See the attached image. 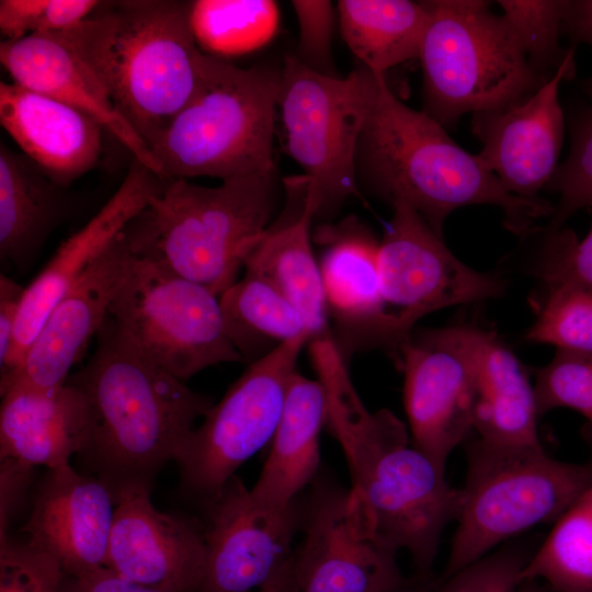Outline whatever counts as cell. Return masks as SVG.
I'll list each match as a JSON object with an SVG mask.
<instances>
[{
    "label": "cell",
    "instance_id": "6da1fadb",
    "mask_svg": "<svg viewBox=\"0 0 592 592\" xmlns=\"http://www.w3.org/2000/svg\"><path fill=\"white\" fill-rule=\"evenodd\" d=\"M96 348L68 384L86 398L90 426L78 455L115 494L153 481L214 401L147 357L109 315Z\"/></svg>",
    "mask_w": 592,
    "mask_h": 592
},
{
    "label": "cell",
    "instance_id": "7a4b0ae2",
    "mask_svg": "<svg viewBox=\"0 0 592 592\" xmlns=\"http://www.w3.org/2000/svg\"><path fill=\"white\" fill-rule=\"evenodd\" d=\"M192 1H101L55 34L90 69L151 149L201 88L207 54L196 43Z\"/></svg>",
    "mask_w": 592,
    "mask_h": 592
},
{
    "label": "cell",
    "instance_id": "3957f363",
    "mask_svg": "<svg viewBox=\"0 0 592 592\" xmlns=\"http://www.w3.org/2000/svg\"><path fill=\"white\" fill-rule=\"evenodd\" d=\"M355 174L358 189L391 207L409 206L440 236L449 214L468 205L501 207L504 227L519 236L553 213L543 198L508 192L478 153L464 150L445 127L405 104L386 80L358 140Z\"/></svg>",
    "mask_w": 592,
    "mask_h": 592
},
{
    "label": "cell",
    "instance_id": "277c9868",
    "mask_svg": "<svg viewBox=\"0 0 592 592\" xmlns=\"http://www.w3.org/2000/svg\"><path fill=\"white\" fill-rule=\"evenodd\" d=\"M280 200L278 172L231 178L217 186L167 180L123 235L134 255L220 296L270 228Z\"/></svg>",
    "mask_w": 592,
    "mask_h": 592
},
{
    "label": "cell",
    "instance_id": "5b68a950",
    "mask_svg": "<svg viewBox=\"0 0 592 592\" xmlns=\"http://www.w3.org/2000/svg\"><path fill=\"white\" fill-rule=\"evenodd\" d=\"M327 422L379 537L396 551H409L419 572L428 573L444 528L456 521L459 489L448 485L445 469L410 444L394 413L368 411L357 392L331 401Z\"/></svg>",
    "mask_w": 592,
    "mask_h": 592
},
{
    "label": "cell",
    "instance_id": "8992f818",
    "mask_svg": "<svg viewBox=\"0 0 592 592\" xmlns=\"http://www.w3.org/2000/svg\"><path fill=\"white\" fill-rule=\"evenodd\" d=\"M282 67L207 54L201 88L152 144L167 180L277 173L273 157Z\"/></svg>",
    "mask_w": 592,
    "mask_h": 592
},
{
    "label": "cell",
    "instance_id": "52a82bcc",
    "mask_svg": "<svg viewBox=\"0 0 592 592\" xmlns=\"http://www.w3.org/2000/svg\"><path fill=\"white\" fill-rule=\"evenodd\" d=\"M419 59L423 112L443 127L466 113L505 110L544 83L511 26L480 0H430Z\"/></svg>",
    "mask_w": 592,
    "mask_h": 592
},
{
    "label": "cell",
    "instance_id": "ba28073f",
    "mask_svg": "<svg viewBox=\"0 0 592 592\" xmlns=\"http://www.w3.org/2000/svg\"><path fill=\"white\" fill-rule=\"evenodd\" d=\"M592 485V459L566 463L540 446L467 445L449 557L441 581L538 524L556 522Z\"/></svg>",
    "mask_w": 592,
    "mask_h": 592
},
{
    "label": "cell",
    "instance_id": "9c48e42d",
    "mask_svg": "<svg viewBox=\"0 0 592 592\" xmlns=\"http://www.w3.org/2000/svg\"><path fill=\"white\" fill-rule=\"evenodd\" d=\"M385 80L364 66L339 78L285 57L278 99L285 147L304 171L315 217L333 215L357 194L356 149Z\"/></svg>",
    "mask_w": 592,
    "mask_h": 592
},
{
    "label": "cell",
    "instance_id": "30bf717a",
    "mask_svg": "<svg viewBox=\"0 0 592 592\" xmlns=\"http://www.w3.org/2000/svg\"><path fill=\"white\" fill-rule=\"evenodd\" d=\"M109 315L182 382L221 363H244L227 334L218 295L133 253Z\"/></svg>",
    "mask_w": 592,
    "mask_h": 592
},
{
    "label": "cell",
    "instance_id": "8fae6325",
    "mask_svg": "<svg viewBox=\"0 0 592 592\" xmlns=\"http://www.w3.org/2000/svg\"><path fill=\"white\" fill-rule=\"evenodd\" d=\"M392 218L378 246L380 315L375 349L396 358L423 317L456 305L497 298L505 281L462 262L443 236L409 206H392Z\"/></svg>",
    "mask_w": 592,
    "mask_h": 592
},
{
    "label": "cell",
    "instance_id": "7c38bea8",
    "mask_svg": "<svg viewBox=\"0 0 592 592\" xmlns=\"http://www.w3.org/2000/svg\"><path fill=\"white\" fill-rule=\"evenodd\" d=\"M306 343V337L287 341L249 364L214 403L175 456L183 493L205 505L271 442Z\"/></svg>",
    "mask_w": 592,
    "mask_h": 592
},
{
    "label": "cell",
    "instance_id": "4fadbf2b",
    "mask_svg": "<svg viewBox=\"0 0 592 592\" xmlns=\"http://www.w3.org/2000/svg\"><path fill=\"white\" fill-rule=\"evenodd\" d=\"M482 328L460 322L414 329L395 358L403 373L411 442L442 469L474 432Z\"/></svg>",
    "mask_w": 592,
    "mask_h": 592
},
{
    "label": "cell",
    "instance_id": "5bb4252c",
    "mask_svg": "<svg viewBox=\"0 0 592 592\" xmlns=\"http://www.w3.org/2000/svg\"><path fill=\"white\" fill-rule=\"evenodd\" d=\"M301 503L294 553L297 592H394L403 585L398 551L378 535L361 491L317 478Z\"/></svg>",
    "mask_w": 592,
    "mask_h": 592
},
{
    "label": "cell",
    "instance_id": "9a60e30c",
    "mask_svg": "<svg viewBox=\"0 0 592 592\" xmlns=\"http://www.w3.org/2000/svg\"><path fill=\"white\" fill-rule=\"evenodd\" d=\"M205 508L207 562L200 592L257 591L294 553L301 523L298 499L285 509L269 506L232 476Z\"/></svg>",
    "mask_w": 592,
    "mask_h": 592
},
{
    "label": "cell",
    "instance_id": "2e32d148",
    "mask_svg": "<svg viewBox=\"0 0 592 592\" xmlns=\"http://www.w3.org/2000/svg\"><path fill=\"white\" fill-rule=\"evenodd\" d=\"M144 487L114 494L115 512L105 567L163 592H200L206 572L204 526L159 511Z\"/></svg>",
    "mask_w": 592,
    "mask_h": 592
},
{
    "label": "cell",
    "instance_id": "e0dca14e",
    "mask_svg": "<svg viewBox=\"0 0 592 592\" xmlns=\"http://www.w3.org/2000/svg\"><path fill=\"white\" fill-rule=\"evenodd\" d=\"M574 47H570L555 75L526 101L505 110L473 114L471 130L481 141L478 153L511 194L540 200L558 167L565 117L559 88L574 76Z\"/></svg>",
    "mask_w": 592,
    "mask_h": 592
},
{
    "label": "cell",
    "instance_id": "ac0fdd59",
    "mask_svg": "<svg viewBox=\"0 0 592 592\" xmlns=\"http://www.w3.org/2000/svg\"><path fill=\"white\" fill-rule=\"evenodd\" d=\"M130 258L122 230L52 309L20 367L0 382L1 395L12 387L47 391L66 384L107 318Z\"/></svg>",
    "mask_w": 592,
    "mask_h": 592
},
{
    "label": "cell",
    "instance_id": "d6986e66",
    "mask_svg": "<svg viewBox=\"0 0 592 592\" xmlns=\"http://www.w3.org/2000/svg\"><path fill=\"white\" fill-rule=\"evenodd\" d=\"M166 182L167 179L134 160L109 201L59 246L39 274L25 286L11 353L0 368V382L20 367L52 309Z\"/></svg>",
    "mask_w": 592,
    "mask_h": 592
},
{
    "label": "cell",
    "instance_id": "ffe728a7",
    "mask_svg": "<svg viewBox=\"0 0 592 592\" xmlns=\"http://www.w3.org/2000/svg\"><path fill=\"white\" fill-rule=\"evenodd\" d=\"M114 512V493L98 477L70 464L47 469L32 496L24 542L79 577L105 567Z\"/></svg>",
    "mask_w": 592,
    "mask_h": 592
},
{
    "label": "cell",
    "instance_id": "44dd1931",
    "mask_svg": "<svg viewBox=\"0 0 592 592\" xmlns=\"http://www.w3.org/2000/svg\"><path fill=\"white\" fill-rule=\"evenodd\" d=\"M0 61L12 82L87 114L115 137L134 160L161 177L160 164L149 146L117 111L90 69L55 34L2 39Z\"/></svg>",
    "mask_w": 592,
    "mask_h": 592
},
{
    "label": "cell",
    "instance_id": "7402d4cb",
    "mask_svg": "<svg viewBox=\"0 0 592 592\" xmlns=\"http://www.w3.org/2000/svg\"><path fill=\"white\" fill-rule=\"evenodd\" d=\"M0 123L22 153L67 189L102 155L104 128L96 121L14 82L0 83Z\"/></svg>",
    "mask_w": 592,
    "mask_h": 592
},
{
    "label": "cell",
    "instance_id": "603a6c76",
    "mask_svg": "<svg viewBox=\"0 0 592 592\" xmlns=\"http://www.w3.org/2000/svg\"><path fill=\"white\" fill-rule=\"evenodd\" d=\"M325 249L319 263L332 339L346 361L375 349L380 315L378 246L356 219L318 232Z\"/></svg>",
    "mask_w": 592,
    "mask_h": 592
},
{
    "label": "cell",
    "instance_id": "cb8c5ba5",
    "mask_svg": "<svg viewBox=\"0 0 592 592\" xmlns=\"http://www.w3.org/2000/svg\"><path fill=\"white\" fill-rule=\"evenodd\" d=\"M90 426L82 392L66 383L37 391L12 387L1 395L0 460L30 468L68 465L83 449Z\"/></svg>",
    "mask_w": 592,
    "mask_h": 592
},
{
    "label": "cell",
    "instance_id": "d4e9b609",
    "mask_svg": "<svg viewBox=\"0 0 592 592\" xmlns=\"http://www.w3.org/2000/svg\"><path fill=\"white\" fill-rule=\"evenodd\" d=\"M327 421V396L319 380L299 373L291 378L271 449L250 489L260 502L285 509L318 476L319 436Z\"/></svg>",
    "mask_w": 592,
    "mask_h": 592
},
{
    "label": "cell",
    "instance_id": "484cf974",
    "mask_svg": "<svg viewBox=\"0 0 592 592\" xmlns=\"http://www.w3.org/2000/svg\"><path fill=\"white\" fill-rule=\"evenodd\" d=\"M67 187L24 153L0 146V258L26 270L72 207Z\"/></svg>",
    "mask_w": 592,
    "mask_h": 592
},
{
    "label": "cell",
    "instance_id": "4316f807",
    "mask_svg": "<svg viewBox=\"0 0 592 592\" xmlns=\"http://www.w3.org/2000/svg\"><path fill=\"white\" fill-rule=\"evenodd\" d=\"M314 218L305 192L297 216L271 225L243 261L244 273L267 281L295 306L308 329L309 343L332 338L319 263L311 246Z\"/></svg>",
    "mask_w": 592,
    "mask_h": 592
},
{
    "label": "cell",
    "instance_id": "83f0119b",
    "mask_svg": "<svg viewBox=\"0 0 592 592\" xmlns=\"http://www.w3.org/2000/svg\"><path fill=\"white\" fill-rule=\"evenodd\" d=\"M534 384L526 367L494 330L483 328L477 439L503 446H540Z\"/></svg>",
    "mask_w": 592,
    "mask_h": 592
},
{
    "label": "cell",
    "instance_id": "f1b7e54d",
    "mask_svg": "<svg viewBox=\"0 0 592 592\" xmlns=\"http://www.w3.org/2000/svg\"><path fill=\"white\" fill-rule=\"evenodd\" d=\"M337 10L345 44L375 75L419 58L430 19L426 1L340 0Z\"/></svg>",
    "mask_w": 592,
    "mask_h": 592
},
{
    "label": "cell",
    "instance_id": "f546056e",
    "mask_svg": "<svg viewBox=\"0 0 592 592\" xmlns=\"http://www.w3.org/2000/svg\"><path fill=\"white\" fill-rule=\"evenodd\" d=\"M227 334L244 363H253L281 344L310 340L295 306L267 281L244 273L219 296Z\"/></svg>",
    "mask_w": 592,
    "mask_h": 592
},
{
    "label": "cell",
    "instance_id": "4dcf8cb0",
    "mask_svg": "<svg viewBox=\"0 0 592 592\" xmlns=\"http://www.w3.org/2000/svg\"><path fill=\"white\" fill-rule=\"evenodd\" d=\"M521 580H544L555 592H592V485L557 519Z\"/></svg>",
    "mask_w": 592,
    "mask_h": 592
},
{
    "label": "cell",
    "instance_id": "1f68e13d",
    "mask_svg": "<svg viewBox=\"0 0 592 592\" xmlns=\"http://www.w3.org/2000/svg\"><path fill=\"white\" fill-rule=\"evenodd\" d=\"M196 43L208 55H236L263 45L277 25V8L265 0L192 1Z\"/></svg>",
    "mask_w": 592,
    "mask_h": 592
},
{
    "label": "cell",
    "instance_id": "d6a6232c",
    "mask_svg": "<svg viewBox=\"0 0 592 592\" xmlns=\"http://www.w3.org/2000/svg\"><path fill=\"white\" fill-rule=\"evenodd\" d=\"M512 253L523 273L539 280L542 286L576 284L592 288V225L583 239L570 228L533 226L521 235Z\"/></svg>",
    "mask_w": 592,
    "mask_h": 592
},
{
    "label": "cell",
    "instance_id": "836d02e7",
    "mask_svg": "<svg viewBox=\"0 0 592 592\" xmlns=\"http://www.w3.org/2000/svg\"><path fill=\"white\" fill-rule=\"evenodd\" d=\"M535 320L524 334L532 343L557 350L592 352V288L576 284L547 285L535 297Z\"/></svg>",
    "mask_w": 592,
    "mask_h": 592
},
{
    "label": "cell",
    "instance_id": "e575fe53",
    "mask_svg": "<svg viewBox=\"0 0 592 592\" xmlns=\"http://www.w3.org/2000/svg\"><path fill=\"white\" fill-rule=\"evenodd\" d=\"M503 18L525 52L528 65L545 83L568 50L559 45L566 0H499Z\"/></svg>",
    "mask_w": 592,
    "mask_h": 592
},
{
    "label": "cell",
    "instance_id": "d590c367",
    "mask_svg": "<svg viewBox=\"0 0 592 592\" xmlns=\"http://www.w3.org/2000/svg\"><path fill=\"white\" fill-rule=\"evenodd\" d=\"M534 390L538 414L557 408L581 413L592 448V352L557 350L548 364L536 369Z\"/></svg>",
    "mask_w": 592,
    "mask_h": 592
},
{
    "label": "cell",
    "instance_id": "8d00e7d4",
    "mask_svg": "<svg viewBox=\"0 0 592 592\" xmlns=\"http://www.w3.org/2000/svg\"><path fill=\"white\" fill-rule=\"evenodd\" d=\"M546 187L559 195L548 227L560 228L578 210L592 207V106L573 119L570 151Z\"/></svg>",
    "mask_w": 592,
    "mask_h": 592
},
{
    "label": "cell",
    "instance_id": "74e56055",
    "mask_svg": "<svg viewBox=\"0 0 592 592\" xmlns=\"http://www.w3.org/2000/svg\"><path fill=\"white\" fill-rule=\"evenodd\" d=\"M67 577L48 555L0 534V592H64Z\"/></svg>",
    "mask_w": 592,
    "mask_h": 592
},
{
    "label": "cell",
    "instance_id": "f35d334b",
    "mask_svg": "<svg viewBox=\"0 0 592 592\" xmlns=\"http://www.w3.org/2000/svg\"><path fill=\"white\" fill-rule=\"evenodd\" d=\"M530 557L516 546H504L441 581L435 592H517Z\"/></svg>",
    "mask_w": 592,
    "mask_h": 592
},
{
    "label": "cell",
    "instance_id": "ab89813d",
    "mask_svg": "<svg viewBox=\"0 0 592 592\" xmlns=\"http://www.w3.org/2000/svg\"><path fill=\"white\" fill-rule=\"evenodd\" d=\"M292 7L299 29L294 57L312 71L337 76L332 56V3L327 0H294Z\"/></svg>",
    "mask_w": 592,
    "mask_h": 592
},
{
    "label": "cell",
    "instance_id": "60d3db41",
    "mask_svg": "<svg viewBox=\"0 0 592 592\" xmlns=\"http://www.w3.org/2000/svg\"><path fill=\"white\" fill-rule=\"evenodd\" d=\"M49 0H1L0 31L3 41L37 34Z\"/></svg>",
    "mask_w": 592,
    "mask_h": 592
},
{
    "label": "cell",
    "instance_id": "b9f144b4",
    "mask_svg": "<svg viewBox=\"0 0 592 592\" xmlns=\"http://www.w3.org/2000/svg\"><path fill=\"white\" fill-rule=\"evenodd\" d=\"M0 533H8L9 520L31 482L33 468L0 460Z\"/></svg>",
    "mask_w": 592,
    "mask_h": 592
},
{
    "label": "cell",
    "instance_id": "7bdbcfd3",
    "mask_svg": "<svg viewBox=\"0 0 592 592\" xmlns=\"http://www.w3.org/2000/svg\"><path fill=\"white\" fill-rule=\"evenodd\" d=\"M25 286L1 273L0 275V368L10 356L14 331Z\"/></svg>",
    "mask_w": 592,
    "mask_h": 592
},
{
    "label": "cell",
    "instance_id": "ee69618b",
    "mask_svg": "<svg viewBox=\"0 0 592 592\" xmlns=\"http://www.w3.org/2000/svg\"><path fill=\"white\" fill-rule=\"evenodd\" d=\"M64 592H163L132 582L101 567L79 577H67Z\"/></svg>",
    "mask_w": 592,
    "mask_h": 592
},
{
    "label": "cell",
    "instance_id": "f6af8a7d",
    "mask_svg": "<svg viewBox=\"0 0 592 592\" xmlns=\"http://www.w3.org/2000/svg\"><path fill=\"white\" fill-rule=\"evenodd\" d=\"M562 32L577 44L592 47V0H566ZM583 91L592 99V77L581 82Z\"/></svg>",
    "mask_w": 592,
    "mask_h": 592
},
{
    "label": "cell",
    "instance_id": "bcb514c9",
    "mask_svg": "<svg viewBox=\"0 0 592 592\" xmlns=\"http://www.w3.org/2000/svg\"><path fill=\"white\" fill-rule=\"evenodd\" d=\"M255 592H297L294 558H288L276 573Z\"/></svg>",
    "mask_w": 592,
    "mask_h": 592
},
{
    "label": "cell",
    "instance_id": "7dc6e473",
    "mask_svg": "<svg viewBox=\"0 0 592 592\" xmlns=\"http://www.w3.org/2000/svg\"><path fill=\"white\" fill-rule=\"evenodd\" d=\"M517 592H550L549 590L543 588L536 580L523 581Z\"/></svg>",
    "mask_w": 592,
    "mask_h": 592
},
{
    "label": "cell",
    "instance_id": "c3c4849f",
    "mask_svg": "<svg viewBox=\"0 0 592 592\" xmlns=\"http://www.w3.org/2000/svg\"><path fill=\"white\" fill-rule=\"evenodd\" d=\"M394 592H407V591H403V590H402V587H401L400 589H398V590H396V591H394Z\"/></svg>",
    "mask_w": 592,
    "mask_h": 592
}]
</instances>
